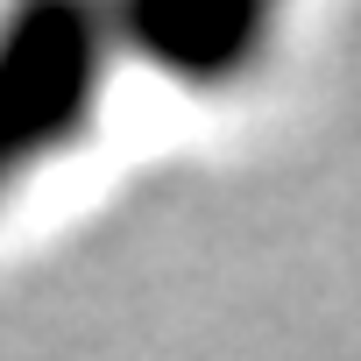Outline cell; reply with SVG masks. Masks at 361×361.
<instances>
[{"instance_id": "obj_2", "label": "cell", "mask_w": 361, "mask_h": 361, "mask_svg": "<svg viewBox=\"0 0 361 361\" xmlns=\"http://www.w3.org/2000/svg\"><path fill=\"white\" fill-rule=\"evenodd\" d=\"M114 36L135 64L177 78V85H241L262 57H269V36H276V15L269 8H213V0H163V8H128L114 15Z\"/></svg>"}, {"instance_id": "obj_1", "label": "cell", "mask_w": 361, "mask_h": 361, "mask_svg": "<svg viewBox=\"0 0 361 361\" xmlns=\"http://www.w3.org/2000/svg\"><path fill=\"white\" fill-rule=\"evenodd\" d=\"M121 64L114 15L71 0H29L0 15V206L71 156Z\"/></svg>"}]
</instances>
